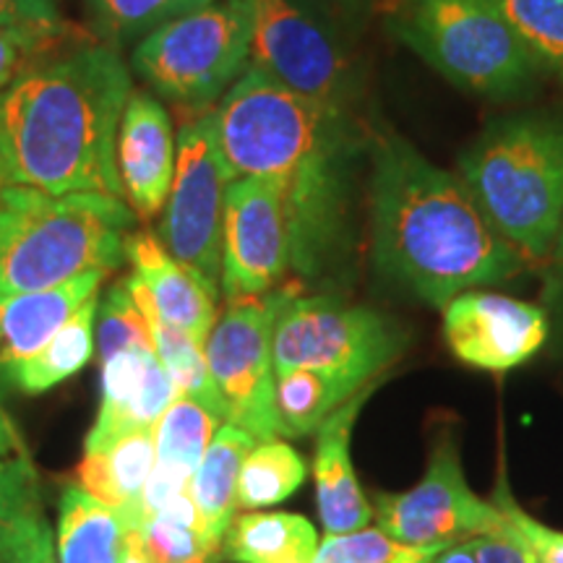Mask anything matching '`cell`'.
I'll list each match as a JSON object with an SVG mask.
<instances>
[{"instance_id": "cell-1", "label": "cell", "mask_w": 563, "mask_h": 563, "mask_svg": "<svg viewBox=\"0 0 563 563\" xmlns=\"http://www.w3.org/2000/svg\"><path fill=\"white\" fill-rule=\"evenodd\" d=\"M371 165L373 264L384 277L443 308L525 269L460 175L435 167L410 141L394 133L373 141Z\"/></svg>"}, {"instance_id": "cell-2", "label": "cell", "mask_w": 563, "mask_h": 563, "mask_svg": "<svg viewBox=\"0 0 563 563\" xmlns=\"http://www.w3.org/2000/svg\"><path fill=\"white\" fill-rule=\"evenodd\" d=\"M131 74L110 45H89L26 70L0 95V136L13 186L121 196L115 139Z\"/></svg>"}, {"instance_id": "cell-3", "label": "cell", "mask_w": 563, "mask_h": 563, "mask_svg": "<svg viewBox=\"0 0 563 563\" xmlns=\"http://www.w3.org/2000/svg\"><path fill=\"white\" fill-rule=\"evenodd\" d=\"M133 211L110 194H0V295L51 290L123 264Z\"/></svg>"}, {"instance_id": "cell-4", "label": "cell", "mask_w": 563, "mask_h": 563, "mask_svg": "<svg viewBox=\"0 0 563 563\" xmlns=\"http://www.w3.org/2000/svg\"><path fill=\"white\" fill-rule=\"evenodd\" d=\"M460 178L527 264L553 256L563 224V115L498 121L462 154Z\"/></svg>"}, {"instance_id": "cell-5", "label": "cell", "mask_w": 563, "mask_h": 563, "mask_svg": "<svg viewBox=\"0 0 563 563\" xmlns=\"http://www.w3.org/2000/svg\"><path fill=\"white\" fill-rule=\"evenodd\" d=\"M217 141L235 178L279 186L329 154L361 146L347 110L300 95L249 66L211 110Z\"/></svg>"}, {"instance_id": "cell-6", "label": "cell", "mask_w": 563, "mask_h": 563, "mask_svg": "<svg viewBox=\"0 0 563 563\" xmlns=\"http://www.w3.org/2000/svg\"><path fill=\"white\" fill-rule=\"evenodd\" d=\"M386 26L443 79L475 95H517L540 70L493 0H394Z\"/></svg>"}, {"instance_id": "cell-7", "label": "cell", "mask_w": 563, "mask_h": 563, "mask_svg": "<svg viewBox=\"0 0 563 563\" xmlns=\"http://www.w3.org/2000/svg\"><path fill=\"white\" fill-rule=\"evenodd\" d=\"M251 37L245 0H217L146 34L131 63L165 100L209 108L249 68Z\"/></svg>"}, {"instance_id": "cell-8", "label": "cell", "mask_w": 563, "mask_h": 563, "mask_svg": "<svg viewBox=\"0 0 563 563\" xmlns=\"http://www.w3.org/2000/svg\"><path fill=\"white\" fill-rule=\"evenodd\" d=\"M405 344L402 329L371 308L295 292L274 323V373L308 368L368 386L399 361Z\"/></svg>"}, {"instance_id": "cell-9", "label": "cell", "mask_w": 563, "mask_h": 563, "mask_svg": "<svg viewBox=\"0 0 563 563\" xmlns=\"http://www.w3.org/2000/svg\"><path fill=\"white\" fill-rule=\"evenodd\" d=\"M292 295V287H282L256 298L232 300L203 344L209 371L228 407V420L258 443L282 435L272 340L282 306Z\"/></svg>"}, {"instance_id": "cell-10", "label": "cell", "mask_w": 563, "mask_h": 563, "mask_svg": "<svg viewBox=\"0 0 563 563\" xmlns=\"http://www.w3.org/2000/svg\"><path fill=\"white\" fill-rule=\"evenodd\" d=\"M175 144V178L157 238L173 258L220 292L224 199L235 173L220 150L211 110L183 125Z\"/></svg>"}, {"instance_id": "cell-11", "label": "cell", "mask_w": 563, "mask_h": 563, "mask_svg": "<svg viewBox=\"0 0 563 563\" xmlns=\"http://www.w3.org/2000/svg\"><path fill=\"white\" fill-rule=\"evenodd\" d=\"M251 66L300 95L347 110L355 97L350 58L306 0H245Z\"/></svg>"}, {"instance_id": "cell-12", "label": "cell", "mask_w": 563, "mask_h": 563, "mask_svg": "<svg viewBox=\"0 0 563 563\" xmlns=\"http://www.w3.org/2000/svg\"><path fill=\"white\" fill-rule=\"evenodd\" d=\"M378 530L418 551H439L504 525L493 501L475 496L464 481L460 452L449 435L435 441L426 475L405 493H378Z\"/></svg>"}, {"instance_id": "cell-13", "label": "cell", "mask_w": 563, "mask_h": 563, "mask_svg": "<svg viewBox=\"0 0 563 563\" xmlns=\"http://www.w3.org/2000/svg\"><path fill=\"white\" fill-rule=\"evenodd\" d=\"M290 264V217L279 183L232 180L224 199L220 292L232 302L277 290Z\"/></svg>"}, {"instance_id": "cell-14", "label": "cell", "mask_w": 563, "mask_h": 563, "mask_svg": "<svg viewBox=\"0 0 563 563\" xmlns=\"http://www.w3.org/2000/svg\"><path fill=\"white\" fill-rule=\"evenodd\" d=\"M443 336L462 363L509 371L543 347L548 316L527 300L467 290L443 306Z\"/></svg>"}, {"instance_id": "cell-15", "label": "cell", "mask_w": 563, "mask_h": 563, "mask_svg": "<svg viewBox=\"0 0 563 563\" xmlns=\"http://www.w3.org/2000/svg\"><path fill=\"white\" fill-rule=\"evenodd\" d=\"M175 131L170 112L157 97L133 89L115 139V167L123 199L150 220L165 209L175 178Z\"/></svg>"}, {"instance_id": "cell-16", "label": "cell", "mask_w": 563, "mask_h": 563, "mask_svg": "<svg viewBox=\"0 0 563 563\" xmlns=\"http://www.w3.org/2000/svg\"><path fill=\"white\" fill-rule=\"evenodd\" d=\"M178 399L175 384L157 352L131 347L102 361V405L84 443V454L108 452L133 431L157 428Z\"/></svg>"}, {"instance_id": "cell-17", "label": "cell", "mask_w": 563, "mask_h": 563, "mask_svg": "<svg viewBox=\"0 0 563 563\" xmlns=\"http://www.w3.org/2000/svg\"><path fill=\"white\" fill-rule=\"evenodd\" d=\"M104 272H89L51 290L0 295V399L13 371L53 340L55 332L95 295Z\"/></svg>"}, {"instance_id": "cell-18", "label": "cell", "mask_w": 563, "mask_h": 563, "mask_svg": "<svg viewBox=\"0 0 563 563\" xmlns=\"http://www.w3.org/2000/svg\"><path fill=\"white\" fill-rule=\"evenodd\" d=\"M125 258L133 274L144 282L154 311L162 321L173 323L207 344L217 323V290L203 282L191 266L180 264L152 232H133L125 241Z\"/></svg>"}, {"instance_id": "cell-19", "label": "cell", "mask_w": 563, "mask_h": 563, "mask_svg": "<svg viewBox=\"0 0 563 563\" xmlns=\"http://www.w3.org/2000/svg\"><path fill=\"white\" fill-rule=\"evenodd\" d=\"M373 386H365L361 394L344 402L323 420L316 439V498H319V517L327 534H347L365 530L373 519V509L361 490L355 470L350 462V435L365 399Z\"/></svg>"}, {"instance_id": "cell-20", "label": "cell", "mask_w": 563, "mask_h": 563, "mask_svg": "<svg viewBox=\"0 0 563 563\" xmlns=\"http://www.w3.org/2000/svg\"><path fill=\"white\" fill-rule=\"evenodd\" d=\"M220 418L191 399H175L154 428L157 464L144 490V519L191 488V477L214 439ZM141 527V525H139Z\"/></svg>"}, {"instance_id": "cell-21", "label": "cell", "mask_w": 563, "mask_h": 563, "mask_svg": "<svg viewBox=\"0 0 563 563\" xmlns=\"http://www.w3.org/2000/svg\"><path fill=\"white\" fill-rule=\"evenodd\" d=\"M157 464L154 428L133 431L112 443L108 452L84 454L79 488L110 509L121 511L133 530L144 522V490Z\"/></svg>"}, {"instance_id": "cell-22", "label": "cell", "mask_w": 563, "mask_h": 563, "mask_svg": "<svg viewBox=\"0 0 563 563\" xmlns=\"http://www.w3.org/2000/svg\"><path fill=\"white\" fill-rule=\"evenodd\" d=\"M256 443L258 441L249 431L224 422L217 428L214 439H211L191 477L188 493H191V501L199 511L201 530L217 551H222L224 534L235 519L241 467Z\"/></svg>"}, {"instance_id": "cell-23", "label": "cell", "mask_w": 563, "mask_h": 563, "mask_svg": "<svg viewBox=\"0 0 563 563\" xmlns=\"http://www.w3.org/2000/svg\"><path fill=\"white\" fill-rule=\"evenodd\" d=\"M131 530L121 511L68 485L60 498L55 555L58 563H125Z\"/></svg>"}, {"instance_id": "cell-24", "label": "cell", "mask_w": 563, "mask_h": 563, "mask_svg": "<svg viewBox=\"0 0 563 563\" xmlns=\"http://www.w3.org/2000/svg\"><path fill=\"white\" fill-rule=\"evenodd\" d=\"M129 287L133 298H136L141 306V311L146 313V319L152 323L154 352H157L165 371L170 373L178 399H191V402L201 405L203 410L217 415L220 420H228V407H224L220 386H217L214 376H211L209 371L207 355H203V344L196 342L194 336L183 332V329L159 319L144 282H141L136 274L129 277Z\"/></svg>"}, {"instance_id": "cell-25", "label": "cell", "mask_w": 563, "mask_h": 563, "mask_svg": "<svg viewBox=\"0 0 563 563\" xmlns=\"http://www.w3.org/2000/svg\"><path fill=\"white\" fill-rule=\"evenodd\" d=\"M319 551L316 527L300 514H256L232 519L222 553L235 563H311Z\"/></svg>"}, {"instance_id": "cell-26", "label": "cell", "mask_w": 563, "mask_h": 563, "mask_svg": "<svg viewBox=\"0 0 563 563\" xmlns=\"http://www.w3.org/2000/svg\"><path fill=\"white\" fill-rule=\"evenodd\" d=\"M100 295L89 298L37 355L13 371L9 389L21 394H40L76 376L95 352V321Z\"/></svg>"}, {"instance_id": "cell-27", "label": "cell", "mask_w": 563, "mask_h": 563, "mask_svg": "<svg viewBox=\"0 0 563 563\" xmlns=\"http://www.w3.org/2000/svg\"><path fill=\"white\" fill-rule=\"evenodd\" d=\"M371 386V384H368ZM365 386H357L347 378L329 376L319 371H287L277 376V415L279 431L287 439H300L319 431L323 420L344 402H350Z\"/></svg>"}, {"instance_id": "cell-28", "label": "cell", "mask_w": 563, "mask_h": 563, "mask_svg": "<svg viewBox=\"0 0 563 563\" xmlns=\"http://www.w3.org/2000/svg\"><path fill=\"white\" fill-rule=\"evenodd\" d=\"M131 543L150 563H211L220 555L201 530L191 493H183L146 517L131 530Z\"/></svg>"}, {"instance_id": "cell-29", "label": "cell", "mask_w": 563, "mask_h": 563, "mask_svg": "<svg viewBox=\"0 0 563 563\" xmlns=\"http://www.w3.org/2000/svg\"><path fill=\"white\" fill-rule=\"evenodd\" d=\"M306 481V462L290 443L269 441L253 446L238 481V509H269L290 498Z\"/></svg>"}, {"instance_id": "cell-30", "label": "cell", "mask_w": 563, "mask_h": 563, "mask_svg": "<svg viewBox=\"0 0 563 563\" xmlns=\"http://www.w3.org/2000/svg\"><path fill=\"white\" fill-rule=\"evenodd\" d=\"M217 0H87L89 19L104 45L121 47Z\"/></svg>"}, {"instance_id": "cell-31", "label": "cell", "mask_w": 563, "mask_h": 563, "mask_svg": "<svg viewBox=\"0 0 563 563\" xmlns=\"http://www.w3.org/2000/svg\"><path fill=\"white\" fill-rule=\"evenodd\" d=\"M34 511H40L37 470L0 399V543Z\"/></svg>"}, {"instance_id": "cell-32", "label": "cell", "mask_w": 563, "mask_h": 563, "mask_svg": "<svg viewBox=\"0 0 563 563\" xmlns=\"http://www.w3.org/2000/svg\"><path fill=\"white\" fill-rule=\"evenodd\" d=\"M538 68L563 79V0H493Z\"/></svg>"}, {"instance_id": "cell-33", "label": "cell", "mask_w": 563, "mask_h": 563, "mask_svg": "<svg viewBox=\"0 0 563 563\" xmlns=\"http://www.w3.org/2000/svg\"><path fill=\"white\" fill-rule=\"evenodd\" d=\"M95 342L100 350V363L115 355V352L144 347L154 350L152 323L141 306L133 298L129 279L112 285L108 295L100 300L95 321Z\"/></svg>"}, {"instance_id": "cell-34", "label": "cell", "mask_w": 563, "mask_h": 563, "mask_svg": "<svg viewBox=\"0 0 563 563\" xmlns=\"http://www.w3.org/2000/svg\"><path fill=\"white\" fill-rule=\"evenodd\" d=\"M433 551L407 548L378 527L347 534H327L311 563H426Z\"/></svg>"}, {"instance_id": "cell-35", "label": "cell", "mask_w": 563, "mask_h": 563, "mask_svg": "<svg viewBox=\"0 0 563 563\" xmlns=\"http://www.w3.org/2000/svg\"><path fill=\"white\" fill-rule=\"evenodd\" d=\"M493 506L501 511L504 522L511 527L514 534L522 540L527 551L538 563H563V532L551 530L543 522L530 517L525 509H519L514 496L509 493V485L498 481L496 490H493Z\"/></svg>"}, {"instance_id": "cell-36", "label": "cell", "mask_w": 563, "mask_h": 563, "mask_svg": "<svg viewBox=\"0 0 563 563\" xmlns=\"http://www.w3.org/2000/svg\"><path fill=\"white\" fill-rule=\"evenodd\" d=\"M63 24L53 0H0V32L19 34L47 51L63 40Z\"/></svg>"}, {"instance_id": "cell-37", "label": "cell", "mask_w": 563, "mask_h": 563, "mask_svg": "<svg viewBox=\"0 0 563 563\" xmlns=\"http://www.w3.org/2000/svg\"><path fill=\"white\" fill-rule=\"evenodd\" d=\"M0 563H58L45 514L34 511L0 543Z\"/></svg>"}, {"instance_id": "cell-38", "label": "cell", "mask_w": 563, "mask_h": 563, "mask_svg": "<svg viewBox=\"0 0 563 563\" xmlns=\"http://www.w3.org/2000/svg\"><path fill=\"white\" fill-rule=\"evenodd\" d=\"M45 53V47L37 42L19 37V34L0 32V95L13 87L26 70L34 68V58Z\"/></svg>"}, {"instance_id": "cell-39", "label": "cell", "mask_w": 563, "mask_h": 563, "mask_svg": "<svg viewBox=\"0 0 563 563\" xmlns=\"http://www.w3.org/2000/svg\"><path fill=\"white\" fill-rule=\"evenodd\" d=\"M473 540L481 563H538L506 522L498 530L477 534Z\"/></svg>"}, {"instance_id": "cell-40", "label": "cell", "mask_w": 563, "mask_h": 563, "mask_svg": "<svg viewBox=\"0 0 563 563\" xmlns=\"http://www.w3.org/2000/svg\"><path fill=\"white\" fill-rule=\"evenodd\" d=\"M426 563H481L477 561V551H475V540H460V543L439 548L428 555Z\"/></svg>"}, {"instance_id": "cell-41", "label": "cell", "mask_w": 563, "mask_h": 563, "mask_svg": "<svg viewBox=\"0 0 563 563\" xmlns=\"http://www.w3.org/2000/svg\"><path fill=\"white\" fill-rule=\"evenodd\" d=\"M553 269H555V279H559V290L563 292V224H561V232H559V241H555V249H553Z\"/></svg>"}, {"instance_id": "cell-42", "label": "cell", "mask_w": 563, "mask_h": 563, "mask_svg": "<svg viewBox=\"0 0 563 563\" xmlns=\"http://www.w3.org/2000/svg\"><path fill=\"white\" fill-rule=\"evenodd\" d=\"M9 186H13V183H11V167H9V157H5L3 136H0V194H3Z\"/></svg>"}, {"instance_id": "cell-43", "label": "cell", "mask_w": 563, "mask_h": 563, "mask_svg": "<svg viewBox=\"0 0 563 563\" xmlns=\"http://www.w3.org/2000/svg\"><path fill=\"white\" fill-rule=\"evenodd\" d=\"M336 3H340L342 9H347L350 13H361L365 9H371L373 0H336Z\"/></svg>"}]
</instances>
